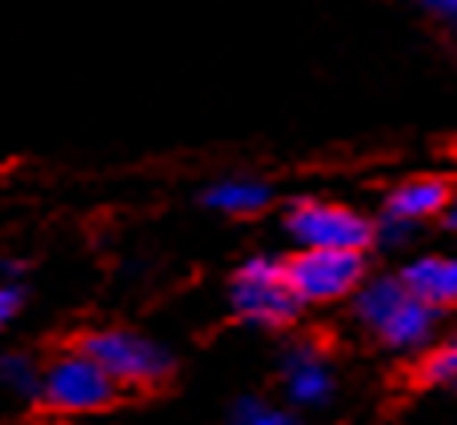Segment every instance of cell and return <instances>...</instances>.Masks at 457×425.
<instances>
[{
  "mask_svg": "<svg viewBox=\"0 0 457 425\" xmlns=\"http://www.w3.org/2000/svg\"><path fill=\"white\" fill-rule=\"evenodd\" d=\"M0 277H4V281H21L24 265H21V261H0Z\"/></svg>",
  "mask_w": 457,
  "mask_h": 425,
  "instance_id": "16",
  "label": "cell"
},
{
  "mask_svg": "<svg viewBox=\"0 0 457 425\" xmlns=\"http://www.w3.org/2000/svg\"><path fill=\"white\" fill-rule=\"evenodd\" d=\"M21 305H24V285L21 281H0V329L21 313Z\"/></svg>",
  "mask_w": 457,
  "mask_h": 425,
  "instance_id": "14",
  "label": "cell"
},
{
  "mask_svg": "<svg viewBox=\"0 0 457 425\" xmlns=\"http://www.w3.org/2000/svg\"><path fill=\"white\" fill-rule=\"evenodd\" d=\"M418 378H421V386H429V389L457 394V333L445 341H434V346L421 354Z\"/></svg>",
  "mask_w": 457,
  "mask_h": 425,
  "instance_id": "11",
  "label": "cell"
},
{
  "mask_svg": "<svg viewBox=\"0 0 457 425\" xmlns=\"http://www.w3.org/2000/svg\"><path fill=\"white\" fill-rule=\"evenodd\" d=\"M285 233L297 249H349L365 253L373 245V221L337 201L301 197L285 209Z\"/></svg>",
  "mask_w": 457,
  "mask_h": 425,
  "instance_id": "5",
  "label": "cell"
},
{
  "mask_svg": "<svg viewBox=\"0 0 457 425\" xmlns=\"http://www.w3.org/2000/svg\"><path fill=\"white\" fill-rule=\"evenodd\" d=\"M413 4L429 8V12H434V16H442V21L457 24V0H413Z\"/></svg>",
  "mask_w": 457,
  "mask_h": 425,
  "instance_id": "15",
  "label": "cell"
},
{
  "mask_svg": "<svg viewBox=\"0 0 457 425\" xmlns=\"http://www.w3.org/2000/svg\"><path fill=\"white\" fill-rule=\"evenodd\" d=\"M201 201H205V209L225 212V217H253V212L269 209L273 189L257 177H221L201 193Z\"/></svg>",
  "mask_w": 457,
  "mask_h": 425,
  "instance_id": "10",
  "label": "cell"
},
{
  "mask_svg": "<svg viewBox=\"0 0 457 425\" xmlns=\"http://www.w3.org/2000/svg\"><path fill=\"white\" fill-rule=\"evenodd\" d=\"M281 389L297 410H321L337 394V378L317 341H293L281 354Z\"/></svg>",
  "mask_w": 457,
  "mask_h": 425,
  "instance_id": "7",
  "label": "cell"
},
{
  "mask_svg": "<svg viewBox=\"0 0 457 425\" xmlns=\"http://www.w3.org/2000/svg\"><path fill=\"white\" fill-rule=\"evenodd\" d=\"M285 277L301 305H329L353 297V289L365 281V253L297 249L293 257H285Z\"/></svg>",
  "mask_w": 457,
  "mask_h": 425,
  "instance_id": "6",
  "label": "cell"
},
{
  "mask_svg": "<svg viewBox=\"0 0 457 425\" xmlns=\"http://www.w3.org/2000/svg\"><path fill=\"white\" fill-rule=\"evenodd\" d=\"M0 386L16 397H37L40 394V365L21 349L0 354Z\"/></svg>",
  "mask_w": 457,
  "mask_h": 425,
  "instance_id": "12",
  "label": "cell"
},
{
  "mask_svg": "<svg viewBox=\"0 0 457 425\" xmlns=\"http://www.w3.org/2000/svg\"><path fill=\"white\" fill-rule=\"evenodd\" d=\"M228 309L241 317L245 325L257 329H285L301 317V301L289 289L285 277V257L273 253H257V257L241 261L237 273L228 277Z\"/></svg>",
  "mask_w": 457,
  "mask_h": 425,
  "instance_id": "2",
  "label": "cell"
},
{
  "mask_svg": "<svg viewBox=\"0 0 457 425\" xmlns=\"http://www.w3.org/2000/svg\"><path fill=\"white\" fill-rule=\"evenodd\" d=\"M445 225H450L453 229V233H457V185H453V197H450V209H445Z\"/></svg>",
  "mask_w": 457,
  "mask_h": 425,
  "instance_id": "17",
  "label": "cell"
},
{
  "mask_svg": "<svg viewBox=\"0 0 457 425\" xmlns=\"http://www.w3.org/2000/svg\"><path fill=\"white\" fill-rule=\"evenodd\" d=\"M120 394V386L104 373V365L96 357H88L85 349H64L40 370V402L53 413H96L104 405H112Z\"/></svg>",
  "mask_w": 457,
  "mask_h": 425,
  "instance_id": "3",
  "label": "cell"
},
{
  "mask_svg": "<svg viewBox=\"0 0 457 425\" xmlns=\"http://www.w3.org/2000/svg\"><path fill=\"white\" fill-rule=\"evenodd\" d=\"M397 277L434 309L457 305V253H421V257L405 261Z\"/></svg>",
  "mask_w": 457,
  "mask_h": 425,
  "instance_id": "9",
  "label": "cell"
},
{
  "mask_svg": "<svg viewBox=\"0 0 457 425\" xmlns=\"http://www.w3.org/2000/svg\"><path fill=\"white\" fill-rule=\"evenodd\" d=\"M453 197V185L437 173H418V177H405L397 181L394 189L386 193V205H381V217H394L410 229H421L426 221L445 217Z\"/></svg>",
  "mask_w": 457,
  "mask_h": 425,
  "instance_id": "8",
  "label": "cell"
},
{
  "mask_svg": "<svg viewBox=\"0 0 457 425\" xmlns=\"http://www.w3.org/2000/svg\"><path fill=\"white\" fill-rule=\"evenodd\" d=\"M80 349L96 357L120 389H149L173 373V354L137 329H93L80 338Z\"/></svg>",
  "mask_w": 457,
  "mask_h": 425,
  "instance_id": "4",
  "label": "cell"
},
{
  "mask_svg": "<svg viewBox=\"0 0 457 425\" xmlns=\"http://www.w3.org/2000/svg\"><path fill=\"white\" fill-rule=\"evenodd\" d=\"M353 317L394 354H426L442 325V309L421 301L397 273L365 277L353 289Z\"/></svg>",
  "mask_w": 457,
  "mask_h": 425,
  "instance_id": "1",
  "label": "cell"
},
{
  "mask_svg": "<svg viewBox=\"0 0 457 425\" xmlns=\"http://www.w3.org/2000/svg\"><path fill=\"white\" fill-rule=\"evenodd\" d=\"M228 425H301V418L285 405H273L265 397H237L228 410Z\"/></svg>",
  "mask_w": 457,
  "mask_h": 425,
  "instance_id": "13",
  "label": "cell"
}]
</instances>
